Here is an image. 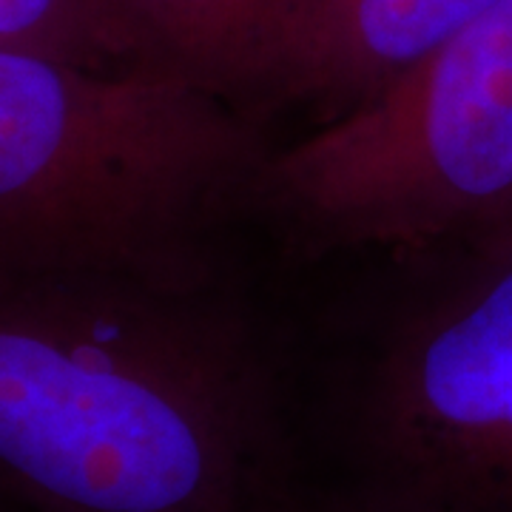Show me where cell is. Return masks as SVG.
<instances>
[{
  "instance_id": "cell-6",
  "label": "cell",
  "mask_w": 512,
  "mask_h": 512,
  "mask_svg": "<svg viewBox=\"0 0 512 512\" xmlns=\"http://www.w3.org/2000/svg\"><path fill=\"white\" fill-rule=\"evenodd\" d=\"M148 72L262 106L313 0H111Z\"/></svg>"
},
{
  "instance_id": "cell-5",
  "label": "cell",
  "mask_w": 512,
  "mask_h": 512,
  "mask_svg": "<svg viewBox=\"0 0 512 512\" xmlns=\"http://www.w3.org/2000/svg\"><path fill=\"white\" fill-rule=\"evenodd\" d=\"M504 0H313L262 106L296 103L328 126Z\"/></svg>"
},
{
  "instance_id": "cell-9",
  "label": "cell",
  "mask_w": 512,
  "mask_h": 512,
  "mask_svg": "<svg viewBox=\"0 0 512 512\" xmlns=\"http://www.w3.org/2000/svg\"><path fill=\"white\" fill-rule=\"evenodd\" d=\"M456 248H464V251H481V254H490V251H510L512 248V205L498 214L490 225H484L478 234L461 242Z\"/></svg>"
},
{
  "instance_id": "cell-1",
  "label": "cell",
  "mask_w": 512,
  "mask_h": 512,
  "mask_svg": "<svg viewBox=\"0 0 512 512\" xmlns=\"http://www.w3.org/2000/svg\"><path fill=\"white\" fill-rule=\"evenodd\" d=\"M299 504L274 359L234 285L0 274V507Z\"/></svg>"
},
{
  "instance_id": "cell-4",
  "label": "cell",
  "mask_w": 512,
  "mask_h": 512,
  "mask_svg": "<svg viewBox=\"0 0 512 512\" xmlns=\"http://www.w3.org/2000/svg\"><path fill=\"white\" fill-rule=\"evenodd\" d=\"M353 393V481L441 512H512V248H447Z\"/></svg>"
},
{
  "instance_id": "cell-3",
  "label": "cell",
  "mask_w": 512,
  "mask_h": 512,
  "mask_svg": "<svg viewBox=\"0 0 512 512\" xmlns=\"http://www.w3.org/2000/svg\"><path fill=\"white\" fill-rule=\"evenodd\" d=\"M512 205V0L362 109L271 151L256 214L313 254L456 248Z\"/></svg>"
},
{
  "instance_id": "cell-7",
  "label": "cell",
  "mask_w": 512,
  "mask_h": 512,
  "mask_svg": "<svg viewBox=\"0 0 512 512\" xmlns=\"http://www.w3.org/2000/svg\"><path fill=\"white\" fill-rule=\"evenodd\" d=\"M0 49L100 72L146 69L137 37L111 0H0Z\"/></svg>"
},
{
  "instance_id": "cell-8",
  "label": "cell",
  "mask_w": 512,
  "mask_h": 512,
  "mask_svg": "<svg viewBox=\"0 0 512 512\" xmlns=\"http://www.w3.org/2000/svg\"><path fill=\"white\" fill-rule=\"evenodd\" d=\"M296 512H441L436 507H427L416 498L402 493H393V490H384L376 484H367V481H353L342 490L328 495H319V498H302L299 510Z\"/></svg>"
},
{
  "instance_id": "cell-2",
  "label": "cell",
  "mask_w": 512,
  "mask_h": 512,
  "mask_svg": "<svg viewBox=\"0 0 512 512\" xmlns=\"http://www.w3.org/2000/svg\"><path fill=\"white\" fill-rule=\"evenodd\" d=\"M271 151L239 106L168 74L0 49V274L228 288Z\"/></svg>"
}]
</instances>
